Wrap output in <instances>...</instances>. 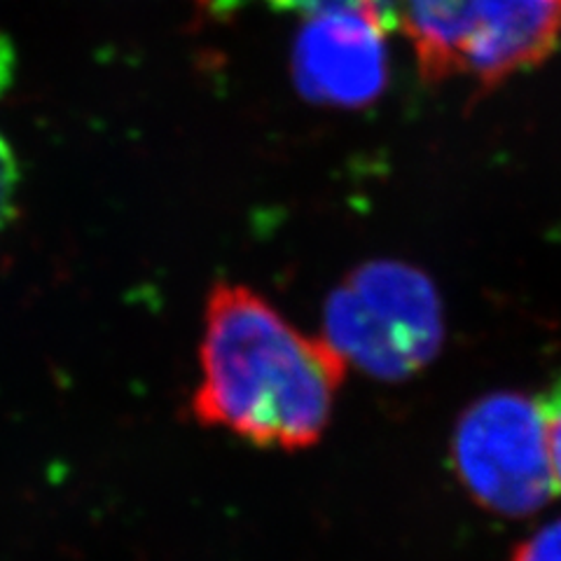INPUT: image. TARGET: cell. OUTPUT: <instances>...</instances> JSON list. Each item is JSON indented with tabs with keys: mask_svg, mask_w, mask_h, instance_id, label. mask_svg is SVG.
<instances>
[{
	"mask_svg": "<svg viewBox=\"0 0 561 561\" xmlns=\"http://www.w3.org/2000/svg\"><path fill=\"white\" fill-rule=\"evenodd\" d=\"M538 402H540L542 416H546L554 489L561 491V377L538 398Z\"/></svg>",
	"mask_w": 561,
	"mask_h": 561,
	"instance_id": "cell-7",
	"label": "cell"
},
{
	"mask_svg": "<svg viewBox=\"0 0 561 561\" xmlns=\"http://www.w3.org/2000/svg\"><path fill=\"white\" fill-rule=\"evenodd\" d=\"M192 414L257 447L302 449L321 440L346 377L328 340L297 330L265 297L214 286L199 348Z\"/></svg>",
	"mask_w": 561,
	"mask_h": 561,
	"instance_id": "cell-1",
	"label": "cell"
},
{
	"mask_svg": "<svg viewBox=\"0 0 561 561\" xmlns=\"http://www.w3.org/2000/svg\"><path fill=\"white\" fill-rule=\"evenodd\" d=\"M323 316L325 340L337 354L386 381L424 370L445 340L440 295L405 262L360 265L328 297Z\"/></svg>",
	"mask_w": 561,
	"mask_h": 561,
	"instance_id": "cell-3",
	"label": "cell"
},
{
	"mask_svg": "<svg viewBox=\"0 0 561 561\" xmlns=\"http://www.w3.org/2000/svg\"><path fill=\"white\" fill-rule=\"evenodd\" d=\"M208 12L227 14L241 10L243 5L253 3V0H202ZM257 3H265L276 10H295L302 14H313L328 8H346V5H379L383 10V0H257Z\"/></svg>",
	"mask_w": 561,
	"mask_h": 561,
	"instance_id": "cell-6",
	"label": "cell"
},
{
	"mask_svg": "<svg viewBox=\"0 0 561 561\" xmlns=\"http://www.w3.org/2000/svg\"><path fill=\"white\" fill-rule=\"evenodd\" d=\"M16 187H20V164L5 136L0 134V230L14 214Z\"/></svg>",
	"mask_w": 561,
	"mask_h": 561,
	"instance_id": "cell-9",
	"label": "cell"
},
{
	"mask_svg": "<svg viewBox=\"0 0 561 561\" xmlns=\"http://www.w3.org/2000/svg\"><path fill=\"white\" fill-rule=\"evenodd\" d=\"M426 82L494 90L546 61L561 41V0H383Z\"/></svg>",
	"mask_w": 561,
	"mask_h": 561,
	"instance_id": "cell-2",
	"label": "cell"
},
{
	"mask_svg": "<svg viewBox=\"0 0 561 561\" xmlns=\"http://www.w3.org/2000/svg\"><path fill=\"white\" fill-rule=\"evenodd\" d=\"M451 466L472 501L503 517L534 515L554 494L538 398L482 396L456 421Z\"/></svg>",
	"mask_w": 561,
	"mask_h": 561,
	"instance_id": "cell-4",
	"label": "cell"
},
{
	"mask_svg": "<svg viewBox=\"0 0 561 561\" xmlns=\"http://www.w3.org/2000/svg\"><path fill=\"white\" fill-rule=\"evenodd\" d=\"M513 561H561V519L526 538L515 550Z\"/></svg>",
	"mask_w": 561,
	"mask_h": 561,
	"instance_id": "cell-8",
	"label": "cell"
},
{
	"mask_svg": "<svg viewBox=\"0 0 561 561\" xmlns=\"http://www.w3.org/2000/svg\"><path fill=\"white\" fill-rule=\"evenodd\" d=\"M391 24L379 5L328 8L307 14L293 47L297 90L313 103L363 108L389 80Z\"/></svg>",
	"mask_w": 561,
	"mask_h": 561,
	"instance_id": "cell-5",
	"label": "cell"
}]
</instances>
